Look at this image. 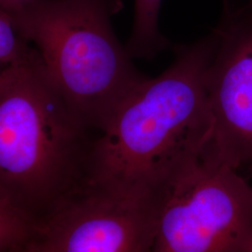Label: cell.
<instances>
[{"label": "cell", "mask_w": 252, "mask_h": 252, "mask_svg": "<svg viewBox=\"0 0 252 252\" xmlns=\"http://www.w3.org/2000/svg\"><path fill=\"white\" fill-rule=\"evenodd\" d=\"M154 252H252V187L208 148L166 193Z\"/></svg>", "instance_id": "obj_4"}, {"label": "cell", "mask_w": 252, "mask_h": 252, "mask_svg": "<svg viewBox=\"0 0 252 252\" xmlns=\"http://www.w3.org/2000/svg\"><path fill=\"white\" fill-rule=\"evenodd\" d=\"M34 0H0V9L13 12L26 7Z\"/></svg>", "instance_id": "obj_10"}, {"label": "cell", "mask_w": 252, "mask_h": 252, "mask_svg": "<svg viewBox=\"0 0 252 252\" xmlns=\"http://www.w3.org/2000/svg\"><path fill=\"white\" fill-rule=\"evenodd\" d=\"M215 47L212 30L191 44L174 45L171 64L126 97L95 140L90 184L153 193L163 203L211 140L207 74Z\"/></svg>", "instance_id": "obj_1"}, {"label": "cell", "mask_w": 252, "mask_h": 252, "mask_svg": "<svg viewBox=\"0 0 252 252\" xmlns=\"http://www.w3.org/2000/svg\"><path fill=\"white\" fill-rule=\"evenodd\" d=\"M207 74L208 149L238 169L252 163V0H221Z\"/></svg>", "instance_id": "obj_6"}, {"label": "cell", "mask_w": 252, "mask_h": 252, "mask_svg": "<svg viewBox=\"0 0 252 252\" xmlns=\"http://www.w3.org/2000/svg\"><path fill=\"white\" fill-rule=\"evenodd\" d=\"M162 0H135V12L131 35L126 48L131 57L153 60L157 54L174 45L159 29Z\"/></svg>", "instance_id": "obj_7"}, {"label": "cell", "mask_w": 252, "mask_h": 252, "mask_svg": "<svg viewBox=\"0 0 252 252\" xmlns=\"http://www.w3.org/2000/svg\"><path fill=\"white\" fill-rule=\"evenodd\" d=\"M56 89L42 57L1 68L0 199L30 220L88 186L96 139Z\"/></svg>", "instance_id": "obj_2"}, {"label": "cell", "mask_w": 252, "mask_h": 252, "mask_svg": "<svg viewBox=\"0 0 252 252\" xmlns=\"http://www.w3.org/2000/svg\"><path fill=\"white\" fill-rule=\"evenodd\" d=\"M160 196L88 184L30 220L26 252H153Z\"/></svg>", "instance_id": "obj_5"}, {"label": "cell", "mask_w": 252, "mask_h": 252, "mask_svg": "<svg viewBox=\"0 0 252 252\" xmlns=\"http://www.w3.org/2000/svg\"><path fill=\"white\" fill-rule=\"evenodd\" d=\"M22 36L14 27L8 11L0 9V65L8 66L27 64L39 56L36 48Z\"/></svg>", "instance_id": "obj_8"}, {"label": "cell", "mask_w": 252, "mask_h": 252, "mask_svg": "<svg viewBox=\"0 0 252 252\" xmlns=\"http://www.w3.org/2000/svg\"><path fill=\"white\" fill-rule=\"evenodd\" d=\"M29 232V217L0 199V252H26Z\"/></svg>", "instance_id": "obj_9"}, {"label": "cell", "mask_w": 252, "mask_h": 252, "mask_svg": "<svg viewBox=\"0 0 252 252\" xmlns=\"http://www.w3.org/2000/svg\"><path fill=\"white\" fill-rule=\"evenodd\" d=\"M122 0H34L9 12L42 57L56 89L91 129L105 131L120 105L148 77L112 27Z\"/></svg>", "instance_id": "obj_3"}]
</instances>
